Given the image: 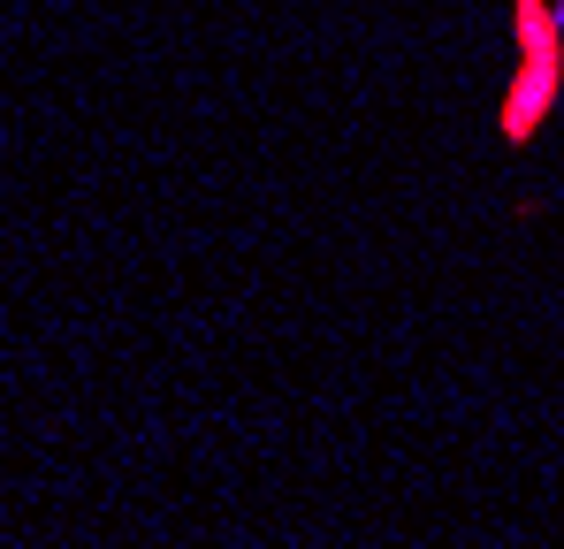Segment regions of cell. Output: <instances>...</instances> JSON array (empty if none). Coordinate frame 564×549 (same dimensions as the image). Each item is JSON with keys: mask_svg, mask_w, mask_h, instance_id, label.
Here are the masks:
<instances>
[{"mask_svg": "<svg viewBox=\"0 0 564 549\" xmlns=\"http://www.w3.org/2000/svg\"><path fill=\"white\" fill-rule=\"evenodd\" d=\"M511 31H519V77L503 85L496 130L511 146H527L550 122V107H557V92H564V31H557V8L550 0H511Z\"/></svg>", "mask_w": 564, "mask_h": 549, "instance_id": "obj_1", "label": "cell"}, {"mask_svg": "<svg viewBox=\"0 0 564 549\" xmlns=\"http://www.w3.org/2000/svg\"><path fill=\"white\" fill-rule=\"evenodd\" d=\"M550 8H557V31H564V0H550Z\"/></svg>", "mask_w": 564, "mask_h": 549, "instance_id": "obj_2", "label": "cell"}]
</instances>
